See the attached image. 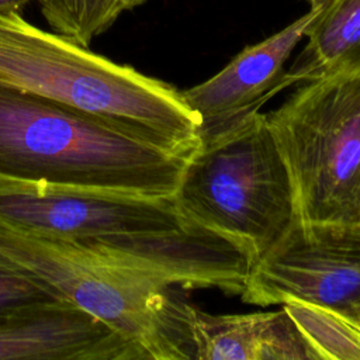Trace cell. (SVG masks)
<instances>
[{
  "label": "cell",
  "mask_w": 360,
  "mask_h": 360,
  "mask_svg": "<svg viewBox=\"0 0 360 360\" xmlns=\"http://www.w3.org/2000/svg\"><path fill=\"white\" fill-rule=\"evenodd\" d=\"M146 0H38L51 28L82 46L105 32L118 17Z\"/></svg>",
  "instance_id": "obj_13"
},
{
  "label": "cell",
  "mask_w": 360,
  "mask_h": 360,
  "mask_svg": "<svg viewBox=\"0 0 360 360\" xmlns=\"http://www.w3.org/2000/svg\"><path fill=\"white\" fill-rule=\"evenodd\" d=\"M319 11L309 10L278 32L246 46L217 75L181 91L201 121L200 132L259 111L270 97L292 84L284 65Z\"/></svg>",
  "instance_id": "obj_8"
},
{
  "label": "cell",
  "mask_w": 360,
  "mask_h": 360,
  "mask_svg": "<svg viewBox=\"0 0 360 360\" xmlns=\"http://www.w3.org/2000/svg\"><path fill=\"white\" fill-rule=\"evenodd\" d=\"M0 267L93 314L150 360H165L162 312L170 284L83 246L0 219Z\"/></svg>",
  "instance_id": "obj_5"
},
{
  "label": "cell",
  "mask_w": 360,
  "mask_h": 360,
  "mask_svg": "<svg viewBox=\"0 0 360 360\" xmlns=\"http://www.w3.org/2000/svg\"><path fill=\"white\" fill-rule=\"evenodd\" d=\"M356 319L360 322V311H359V314H357V316H356Z\"/></svg>",
  "instance_id": "obj_17"
},
{
  "label": "cell",
  "mask_w": 360,
  "mask_h": 360,
  "mask_svg": "<svg viewBox=\"0 0 360 360\" xmlns=\"http://www.w3.org/2000/svg\"><path fill=\"white\" fill-rule=\"evenodd\" d=\"M181 350L194 360H318L290 315L281 309L212 315L179 298Z\"/></svg>",
  "instance_id": "obj_10"
},
{
  "label": "cell",
  "mask_w": 360,
  "mask_h": 360,
  "mask_svg": "<svg viewBox=\"0 0 360 360\" xmlns=\"http://www.w3.org/2000/svg\"><path fill=\"white\" fill-rule=\"evenodd\" d=\"M0 84L94 115L172 152L191 155L201 121L181 91L44 31L20 13H0Z\"/></svg>",
  "instance_id": "obj_2"
},
{
  "label": "cell",
  "mask_w": 360,
  "mask_h": 360,
  "mask_svg": "<svg viewBox=\"0 0 360 360\" xmlns=\"http://www.w3.org/2000/svg\"><path fill=\"white\" fill-rule=\"evenodd\" d=\"M56 304L68 302L28 278L0 267V322Z\"/></svg>",
  "instance_id": "obj_14"
},
{
  "label": "cell",
  "mask_w": 360,
  "mask_h": 360,
  "mask_svg": "<svg viewBox=\"0 0 360 360\" xmlns=\"http://www.w3.org/2000/svg\"><path fill=\"white\" fill-rule=\"evenodd\" d=\"M30 0H0V13H20Z\"/></svg>",
  "instance_id": "obj_15"
},
{
  "label": "cell",
  "mask_w": 360,
  "mask_h": 360,
  "mask_svg": "<svg viewBox=\"0 0 360 360\" xmlns=\"http://www.w3.org/2000/svg\"><path fill=\"white\" fill-rule=\"evenodd\" d=\"M0 219L105 255L128 239L184 228L173 197L55 190L0 193Z\"/></svg>",
  "instance_id": "obj_7"
},
{
  "label": "cell",
  "mask_w": 360,
  "mask_h": 360,
  "mask_svg": "<svg viewBox=\"0 0 360 360\" xmlns=\"http://www.w3.org/2000/svg\"><path fill=\"white\" fill-rule=\"evenodd\" d=\"M309 10H322L330 0H307Z\"/></svg>",
  "instance_id": "obj_16"
},
{
  "label": "cell",
  "mask_w": 360,
  "mask_h": 360,
  "mask_svg": "<svg viewBox=\"0 0 360 360\" xmlns=\"http://www.w3.org/2000/svg\"><path fill=\"white\" fill-rule=\"evenodd\" d=\"M190 156L0 84V193L80 190L172 198Z\"/></svg>",
  "instance_id": "obj_1"
},
{
  "label": "cell",
  "mask_w": 360,
  "mask_h": 360,
  "mask_svg": "<svg viewBox=\"0 0 360 360\" xmlns=\"http://www.w3.org/2000/svg\"><path fill=\"white\" fill-rule=\"evenodd\" d=\"M240 297L256 305L297 300L356 319L360 311V224L295 218L253 262Z\"/></svg>",
  "instance_id": "obj_6"
},
{
  "label": "cell",
  "mask_w": 360,
  "mask_h": 360,
  "mask_svg": "<svg viewBox=\"0 0 360 360\" xmlns=\"http://www.w3.org/2000/svg\"><path fill=\"white\" fill-rule=\"evenodd\" d=\"M297 218L360 224V69L307 82L267 114Z\"/></svg>",
  "instance_id": "obj_4"
},
{
  "label": "cell",
  "mask_w": 360,
  "mask_h": 360,
  "mask_svg": "<svg viewBox=\"0 0 360 360\" xmlns=\"http://www.w3.org/2000/svg\"><path fill=\"white\" fill-rule=\"evenodd\" d=\"M105 322L72 304H56L0 322V360H145Z\"/></svg>",
  "instance_id": "obj_9"
},
{
  "label": "cell",
  "mask_w": 360,
  "mask_h": 360,
  "mask_svg": "<svg viewBox=\"0 0 360 360\" xmlns=\"http://www.w3.org/2000/svg\"><path fill=\"white\" fill-rule=\"evenodd\" d=\"M173 200L184 218L236 240L253 262L271 248L297 210L267 114L200 132Z\"/></svg>",
  "instance_id": "obj_3"
},
{
  "label": "cell",
  "mask_w": 360,
  "mask_h": 360,
  "mask_svg": "<svg viewBox=\"0 0 360 360\" xmlns=\"http://www.w3.org/2000/svg\"><path fill=\"white\" fill-rule=\"evenodd\" d=\"M305 37V48L287 70L292 84L360 69V0H330Z\"/></svg>",
  "instance_id": "obj_11"
},
{
  "label": "cell",
  "mask_w": 360,
  "mask_h": 360,
  "mask_svg": "<svg viewBox=\"0 0 360 360\" xmlns=\"http://www.w3.org/2000/svg\"><path fill=\"white\" fill-rule=\"evenodd\" d=\"M318 360H360V322L335 309L297 300L281 304Z\"/></svg>",
  "instance_id": "obj_12"
}]
</instances>
